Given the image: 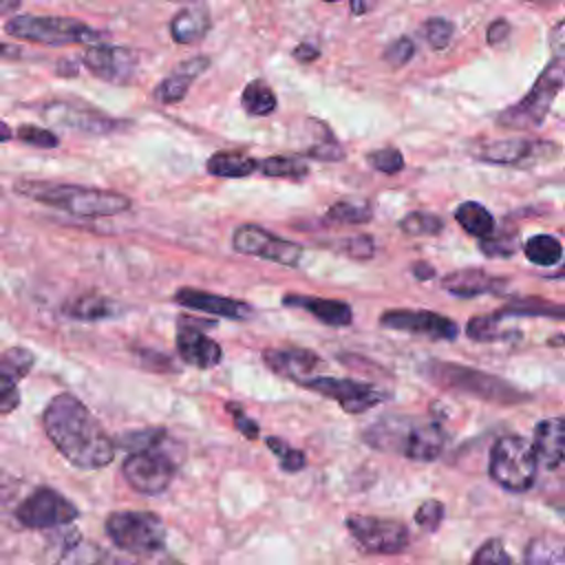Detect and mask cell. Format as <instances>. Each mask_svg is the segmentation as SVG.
Masks as SVG:
<instances>
[{
    "mask_svg": "<svg viewBox=\"0 0 565 565\" xmlns=\"http://www.w3.org/2000/svg\"><path fill=\"white\" fill-rule=\"evenodd\" d=\"M305 388L309 391H316L333 402L340 404V408L344 413H351V415H358V413H364L369 411L371 406L380 404L386 399V395L366 384V382H358V380H351V377H331V375H313L309 380L302 382Z\"/></svg>",
    "mask_w": 565,
    "mask_h": 565,
    "instance_id": "4fadbf2b",
    "label": "cell"
},
{
    "mask_svg": "<svg viewBox=\"0 0 565 565\" xmlns=\"http://www.w3.org/2000/svg\"><path fill=\"white\" fill-rule=\"evenodd\" d=\"M115 565H117V563H115ZM128 565H183V563L177 561V558H172V556H166V554L157 552V554H150V556H139V561L128 563Z\"/></svg>",
    "mask_w": 565,
    "mask_h": 565,
    "instance_id": "816d5d0a",
    "label": "cell"
},
{
    "mask_svg": "<svg viewBox=\"0 0 565 565\" xmlns=\"http://www.w3.org/2000/svg\"><path fill=\"white\" fill-rule=\"evenodd\" d=\"M172 444L174 439H170L163 430L152 444L128 452L121 466V475L135 492L154 497L168 490L177 472L174 452L168 450V446Z\"/></svg>",
    "mask_w": 565,
    "mask_h": 565,
    "instance_id": "5b68a950",
    "label": "cell"
},
{
    "mask_svg": "<svg viewBox=\"0 0 565 565\" xmlns=\"http://www.w3.org/2000/svg\"><path fill=\"white\" fill-rule=\"evenodd\" d=\"M263 362L276 373L287 380L302 384L305 380L313 377L324 362L309 349H289V347H271L263 351Z\"/></svg>",
    "mask_w": 565,
    "mask_h": 565,
    "instance_id": "d6986e66",
    "label": "cell"
},
{
    "mask_svg": "<svg viewBox=\"0 0 565 565\" xmlns=\"http://www.w3.org/2000/svg\"><path fill=\"white\" fill-rule=\"evenodd\" d=\"M227 411H232L234 424H236V428H238V433H241L243 437H249V439H256V437H258V424H256L254 419H249L245 413H241V411L236 408V404H227Z\"/></svg>",
    "mask_w": 565,
    "mask_h": 565,
    "instance_id": "681fc988",
    "label": "cell"
},
{
    "mask_svg": "<svg viewBox=\"0 0 565 565\" xmlns=\"http://www.w3.org/2000/svg\"><path fill=\"white\" fill-rule=\"evenodd\" d=\"M174 302L181 307L194 309V311H203V313H212V316H221V318H230V320H245L247 316H252V307L243 300L192 289V287L177 289Z\"/></svg>",
    "mask_w": 565,
    "mask_h": 565,
    "instance_id": "44dd1931",
    "label": "cell"
},
{
    "mask_svg": "<svg viewBox=\"0 0 565 565\" xmlns=\"http://www.w3.org/2000/svg\"><path fill=\"white\" fill-rule=\"evenodd\" d=\"M455 218L466 230V234L477 236L479 241L490 236L497 230L494 216L481 203H477V201H463L461 205H457Z\"/></svg>",
    "mask_w": 565,
    "mask_h": 565,
    "instance_id": "f546056e",
    "label": "cell"
},
{
    "mask_svg": "<svg viewBox=\"0 0 565 565\" xmlns=\"http://www.w3.org/2000/svg\"><path fill=\"white\" fill-rule=\"evenodd\" d=\"M24 57V49L18 44H9V42H0V60H22Z\"/></svg>",
    "mask_w": 565,
    "mask_h": 565,
    "instance_id": "db71d44e",
    "label": "cell"
},
{
    "mask_svg": "<svg viewBox=\"0 0 565 565\" xmlns=\"http://www.w3.org/2000/svg\"><path fill=\"white\" fill-rule=\"evenodd\" d=\"M258 172L271 179H294L300 181L309 174V163L298 157H269L258 161Z\"/></svg>",
    "mask_w": 565,
    "mask_h": 565,
    "instance_id": "d590c367",
    "label": "cell"
},
{
    "mask_svg": "<svg viewBox=\"0 0 565 565\" xmlns=\"http://www.w3.org/2000/svg\"><path fill=\"white\" fill-rule=\"evenodd\" d=\"M532 450L536 463H543L547 470H556L565 457V424L561 417L541 419L534 428Z\"/></svg>",
    "mask_w": 565,
    "mask_h": 565,
    "instance_id": "603a6c76",
    "label": "cell"
},
{
    "mask_svg": "<svg viewBox=\"0 0 565 565\" xmlns=\"http://www.w3.org/2000/svg\"><path fill=\"white\" fill-rule=\"evenodd\" d=\"M333 245H335L338 252H342V254H347L349 258H355V260H369L375 254V243L366 234L349 236V238L335 241Z\"/></svg>",
    "mask_w": 565,
    "mask_h": 565,
    "instance_id": "f6af8a7d",
    "label": "cell"
},
{
    "mask_svg": "<svg viewBox=\"0 0 565 565\" xmlns=\"http://www.w3.org/2000/svg\"><path fill=\"white\" fill-rule=\"evenodd\" d=\"M561 88H563V55L556 53L552 62L541 71L532 88L516 104L499 113L497 117L499 126L514 128V130L539 128L547 117L550 106L554 104Z\"/></svg>",
    "mask_w": 565,
    "mask_h": 565,
    "instance_id": "8992f818",
    "label": "cell"
},
{
    "mask_svg": "<svg viewBox=\"0 0 565 565\" xmlns=\"http://www.w3.org/2000/svg\"><path fill=\"white\" fill-rule=\"evenodd\" d=\"M422 373L444 391L463 393V395H470V397H477L483 402H492V404H501V406H512V404L525 402L530 397L527 393L519 391L508 380L486 373L481 369L466 366V364L428 360L426 364H422Z\"/></svg>",
    "mask_w": 565,
    "mask_h": 565,
    "instance_id": "277c9868",
    "label": "cell"
},
{
    "mask_svg": "<svg viewBox=\"0 0 565 565\" xmlns=\"http://www.w3.org/2000/svg\"><path fill=\"white\" fill-rule=\"evenodd\" d=\"M470 565H516V563L512 561V556L508 554V550L499 539H488L475 550Z\"/></svg>",
    "mask_w": 565,
    "mask_h": 565,
    "instance_id": "60d3db41",
    "label": "cell"
},
{
    "mask_svg": "<svg viewBox=\"0 0 565 565\" xmlns=\"http://www.w3.org/2000/svg\"><path fill=\"white\" fill-rule=\"evenodd\" d=\"M309 154L322 161H340L344 157L342 146L335 139H327V141H318L313 148H309Z\"/></svg>",
    "mask_w": 565,
    "mask_h": 565,
    "instance_id": "c3c4849f",
    "label": "cell"
},
{
    "mask_svg": "<svg viewBox=\"0 0 565 565\" xmlns=\"http://www.w3.org/2000/svg\"><path fill=\"white\" fill-rule=\"evenodd\" d=\"M347 530L366 554H399L408 547V527L393 519L349 514Z\"/></svg>",
    "mask_w": 565,
    "mask_h": 565,
    "instance_id": "30bf717a",
    "label": "cell"
},
{
    "mask_svg": "<svg viewBox=\"0 0 565 565\" xmlns=\"http://www.w3.org/2000/svg\"><path fill=\"white\" fill-rule=\"evenodd\" d=\"M46 565H115L110 554L99 545L82 539L79 532L68 530L53 536L46 550Z\"/></svg>",
    "mask_w": 565,
    "mask_h": 565,
    "instance_id": "ac0fdd59",
    "label": "cell"
},
{
    "mask_svg": "<svg viewBox=\"0 0 565 565\" xmlns=\"http://www.w3.org/2000/svg\"><path fill=\"white\" fill-rule=\"evenodd\" d=\"M349 9H351V13H364V11H371V4H362V2H351L349 4Z\"/></svg>",
    "mask_w": 565,
    "mask_h": 565,
    "instance_id": "6f0895ef",
    "label": "cell"
},
{
    "mask_svg": "<svg viewBox=\"0 0 565 565\" xmlns=\"http://www.w3.org/2000/svg\"><path fill=\"white\" fill-rule=\"evenodd\" d=\"M366 161L377 170V172H384V174H397L402 168H404V157L397 148L393 146H386V148H380V150H373L366 154Z\"/></svg>",
    "mask_w": 565,
    "mask_h": 565,
    "instance_id": "7bdbcfd3",
    "label": "cell"
},
{
    "mask_svg": "<svg viewBox=\"0 0 565 565\" xmlns=\"http://www.w3.org/2000/svg\"><path fill=\"white\" fill-rule=\"evenodd\" d=\"M441 519H444V503L437 499H426L415 512L417 525L428 532H435L441 525Z\"/></svg>",
    "mask_w": 565,
    "mask_h": 565,
    "instance_id": "7dc6e473",
    "label": "cell"
},
{
    "mask_svg": "<svg viewBox=\"0 0 565 565\" xmlns=\"http://www.w3.org/2000/svg\"><path fill=\"white\" fill-rule=\"evenodd\" d=\"M13 190L42 205L75 214V216H115L130 210L132 201L113 190L75 185V183H51L35 179H20Z\"/></svg>",
    "mask_w": 565,
    "mask_h": 565,
    "instance_id": "7a4b0ae2",
    "label": "cell"
},
{
    "mask_svg": "<svg viewBox=\"0 0 565 565\" xmlns=\"http://www.w3.org/2000/svg\"><path fill=\"white\" fill-rule=\"evenodd\" d=\"M20 9V2H0V15H9Z\"/></svg>",
    "mask_w": 565,
    "mask_h": 565,
    "instance_id": "9f6ffc18",
    "label": "cell"
},
{
    "mask_svg": "<svg viewBox=\"0 0 565 565\" xmlns=\"http://www.w3.org/2000/svg\"><path fill=\"white\" fill-rule=\"evenodd\" d=\"M446 430L437 422L413 424L406 417L386 415L366 428L364 441L377 450H393L411 461H435L446 448Z\"/></svg>",
    "mask_w": 565,
    "mask_h": 565,
    "instance_id": "3957f363",
    "label": "cell"
},
{
    "mask_svg": "<svg viewBox=\"0 0 565 565\" xmlns=\"http://www.w3.org/2000/svg\"><path fill=\"white\" fill-rule=\"evenodd\" d=\"M563 541L558 534L536 536L525 547V565H563Z\"/></svg>",
    "mask_w": 565,
    "mask_h": 565,
    "instance_id": "1f68e13d",
    "label": "cell"
},
{
    "mask_svg": "<svg viewBox=\"0 0 565 565\" xmlns=\"http://www.w3.org/2000/svg\"><path fill=\"white\" fill-rule=\"evenodd\" d=\"M49 117L53 121H60V126L82 130L88 135H108L117 128H121V121L86 106H73V104H51Z\"/></svg>",
    "mask_w": 565,
    "mask_h": 565,
    "instance_id": "7402d4cb",
    "label": "cell"
},
{
    "mask_svg": "<svg viewBox=\"0 0 565 565\" xmlns=\"http://www.w3.org/2000/svg\"><path fill=\"white\" fill-rule=\"evenodd\" d=\"M536 457L532 444L521 435H505L490 450L488 472L508 492H525L536 481Z\"/></svg>",
    "mask_w": 565,
    "mask_h": 565,
    "instance_id": "ba28073f",
    "label": "cell"
},
{
    "mask_svg": "<svg viewBox=\"0 0 565 565\" xmlns=\"http://www.w3.org/2000/svg\"><path fill=\"white\" fill-rule=\"evenodd\" d=\"M42 426L57 452L75 468L97 470L115 459L117 444L95 415L71 393H57L42 413Z\"/></svg>",
    "mask_w": 565,
    "mask_h": 565,
    "instance_id": "6da1fadb",
    "label": "cell"
},
{
    "mask_svg": "<svg viewBox=\"0 0 565 565\" xmlns=\"http://www.w3.org/2000/svg\"><path fill=\"white\" fill-rule=\"evenodd\" d=\"M64 313L71 316L73 320H84V322H95V320H106L117 313V305L99 294H84L73 298L71 302L64 305Z\"/></svg>",
    "mask_w": 565,
    "mask_h": 565,
    "instance_id": "f1b7e54d",
    "label": "cell"
},
{
    "mask_svg": "<svg viewBox=\"0 0 565 565\" xmlns=\"http://www.w3.org/2000/svg\"><path fill=\"white\" fill-rule=\"evenodd\" d=\"M422 31H424V38H426L428 46L435 49V51H441L450 44L452 33H455V24L448 18L433 15L422 24Z\"/></svg>",
    "mask_w": 565,
    "mask_h": 565,
    "instance_id": "ab89813d",
    "label": "cell"
},
{
    "mask_svg": "<svg viewBox=\"0 0 565 565\" xmlns=\"http://www.w3.org/2000/svg\"><path fill=\"white\" fill-rule=\"evenodd\" d=\"M276 93L271 90L269 84H265L263 79H254L243 88L241 95V106L245 108L247 115L252 117H265L269 113L276 110Z\"/></svg>",
    "mask_w": 565,
    "mask_h": 565,
    "instance_id": "d6a6232c",
    "label": "cell"
},
{
    "mask_svg": "<svg viewBox=\"0 0 565 565\" xmlns=\"http://www.w3.org/2000/svg\"><path fill=\"white\" fill-rule=\"evenodd\" d=\"M22 143L35 146V148H55L60 143L57 135L44 126H33V124H22L15 132H13Z\"/></svg>",
    "mask_w": 565,
    "mask_h": 565,
    "instance_id": "ee69618b",
    "label": "cell"
},
{
    "mask_svg": "<svg viewBox=\"0 0 565 565\" xmlns=\"http://www.w3.org/2000/svg\"><path fill=\"white\" fill-rule=\"evenodd\" d=\"M413 55H415V42L411 40V38H406V35H402V38H397V40H393L388 46H386V51H384V62H388L393 68H402L404 64H408L411 60H413Z\"/></svg>",
    "mask_w": 565,
    "mask_h": 565,
    "instance_id": "bcb514c9",
    "label": "cell"
},
{
    "mask_svg": "<svg viewBox=\"0 0 565 565\" xmlns=\"http://www.w3.org/2000/svg\"><path fill=\"white\" fill-rule=\"evenodd\" d=\"M373 212L369 205L362 203H351V201H338L333 205H329L327 210V218L335 221V223H344V225H360L371 221Z\"/></svg>",
    "mask_w": 565,
    "mask_h": 565,
    "instance_id": "74e56055",
    "label": "cell"
},
{
    "mask_svg": "<svg viewBox=\"0 0 565 565\" xmlns=\"http://www.w3.org/2000/svg\"><path fill=\"white\" fill-rule=\"evenodd\" d=\"M207 172L212 177H221V179H245L249 174H254L258 170V159L236 152V150H221L214 152L207 163H205Z\"/></svg>",
    "mask_w": 565,
    "mask_h": 565,
    "instance_id": "83f0119b",
    "label": "cell"
},
{
    "mask_svg": "<svg viewBox=\"0 0 565 565\" xmlns=\"http://www.w3.org/2000/svg\"><path fill=\"white\" fill-rule=\"evenodd\" d=\"M13 137V130L0 121V141H9Z\"/></svg>",
    "mask_w": 565,
    "mask_h": 565,
    "instance_id": "680465c9",
    "label": "cell"
},
{
    "mask_svg": "<svg viewBox=\"0 0 565 565\" xmlns=\"http://www.w3.org/2000/svg\"><path fill=\"white\" fill-rule=\"evenodd\" d=\"M177 351L183 362L196 366V369H212L221 362L223 351L221 344L212 338H207L203 331H199L194 324L181 316L179 329H177Z\"/></svg>",
    "mask_w": 565,
    "mask_h": 565,
    "instance_id": "ffe728a7",
    "label": "cell"
},
{
    "mask_svg": "<svg viewBox=\"0 0 565 565\" xmlns=\"http://www.w3.org/2000/svg\"><path fill=\"white\" fill-rule=\"evenodd\" d=\"M232 247L238 254L265 258V260H271L282 267H296L298 260L302 258V247L298 243L280 238V236L271 234L269 230L254 225V223H243L234 230Z\"/></svg>",
    "mask_w": 565,
    "mask_h": 565,
    "instance_id": "7c38bea8",
    "label": "cell"
},
{
    "mask_svg": "<svg viewBox=\"0 0 565 565\" xmlns=\"http://www.w3.org/2000/svg\"><path fill=\"white\" fill-rule=\"evenodd\" d=\"M505 278H497L477 267L455 269L441 278V287L457 298H475L481 294H497L505 287Z\"/></svg>",
    "mask_w": 565,
    "mask_h": 565,
    "instance_id": "cb8c5ba5",
    "label": "cell"
},
{
    "mask_svg": "<svg viewBox=\"0 0 565 565\" xmlns=\"http://www.w3.org/2000/svg\"><path fill=\"white\" fill-rule=\"evenodd\" d=\"M79 510L73 501L49 486L35 488L15 510L18 521L29 530L64 527L77 519Z\"/></svg>",
    "mask_w": 565,
    "mask_h": 565,
    "instance_id": "8fae6325",
    "label": "cell"
},
{
    "mask_svg": "<svg viewBox=\"0 0 565 565\" xmlns=\"http://www.w3.org/2000/svg\"><path fill=\"white\" fill-rule=\"evenodd\" d=\"M479 247L490 258H508L519 249V234L516 232H492L490 236L479 241Z\"/></svg>",
    "mask_w": 565,
    "mask_h": 565,
    "instance_id": "f35d334b",
    "label": "cell"
},
{
    "mask_svg": "<svg viewBox=\"0 0 565 565\" xmlns=\"http://www.w3.org/2000/svg\"><path fill=\"white\" fill-rule=\"evenodd\" d=\"M499 311L505 318H512V316H543V318H552V320L565 318V307L561 302H550L543 298H516Z\"/></svg>",
    "mask_w": 565,
    "mask_h": 565,
    "instance_id": "836d02e7",
    "label": "cell"
},
{
    "mask_svg": "<svg viewBox=\"0 0 565 565\" xmlns=\"http://www.w3.org/2000/svg\"><path fill=\"white\" fill-rule=\"evenodd\" d=\"M552 152H558V146L543 139H494L477 143L472 150L477 161L497 166H519L530 163L532 159H550Z\"/></svg>",
    "mask_w": 565,
    "mask_h": 565,
    "instance_id": "9a60e30c",
    "label": "cell"
},
{
    "mask_svg": "<svg viewBox=\"0 0 565 565\" xmlns=\"http://www.w3.org/2000/svg\"><path fill=\"white\" fill-rule=\"evenodd\" d=\"M84 66L99 79L110 84H130L137 68V53L117 44H93L82 55Z\"/></svg>",
    "mask_w": 565,
    "mask_h": 565,
    "instance_id": "2e32d148",
    "label": "cell"
},
{
    "mask_svg": "<svg viewBox=\"0 0 565 565\" xmlns=\"http://www.w3.org/2000/svg\"><path fill=\"white\" fill-rule=\"evenodd\" d=\"M210 66V60L199 55V57H190L185 62H181L166 79H161L154 88V97L161 102V104H177L181 102L188 90H190V84L203 73L207 71Z\"/></svg>",
    "mask_w": 565,
    "mask_h": 565,
    "instance_id": "484cf974",
    "label": "cell"
},
{
    "mask_svg": "<svg viewBox=\"0 0 565 565\" xmlns=\"http://www.w3.org/2000/svg\"><path fill=\"white\" fill-rule=\"evenodd\" d=\"M4 31L18 40L46 46L88 44L102 40L97 29L64 15H13L4 22Z\"/></svg>",
    "mask_w": 565,
    "mask_h": 565,
    "instance_id": "52a82bcc",
    "label": "cell"
},
{
    "mask_svg": "<svg viewBox=\"0 0 565 565\" xmlns=\"http://www.w3.org/2000/svg\"><path fill=\"white\" fill-rule=\"evenodd\" d=\"M399 230L408 236H437L444 230V218L433 212H411L399 221Z\"/></svg>",
    "mask_w": 565,
    "mask_h": 565,
    "instance_id": "8d00e7d4",
    "label": "cell"
},
{
    "mask_svg": "<svg viewBox=\"0 0 565 565\" xmlns=\"http://www.w3.org/2000/svg\"><path fill=\"white\" fill-rule=\"evenodd\" d=\"M413 276H415L417 280H428V278L435 276V269H433V265H428V263H415V265H413Z\"/></svg>",
    "mask_w": 565,
    "mask_h": 565,
    "instance_id": "11a10c76",
    "label": "cell"
},
{
    "mask_svg": "<svg viewBox=\"0 0 565 565\" xmlns=\"http://www.w3.org/2000/svg\"><path fill=\"white\" fill-rule=\"evenodd\" d=\"M380 324L393 331H408L433 340H455L459 324L448 316L428 309H388L380 316Z\"/></svg>",
    "mask_w": 565,
    "mask_h": 565,
    "instance_id": "5bb4252c",
    "label": "cell"
},
{
    "mask_svg": "<svg viewBox=\"0 0 565 565\" xmlns=\"http://www.w3.org/2000/svg\"><path fill=\"white\" fill-rule=\"evenodd\" d=\"M318 55H320V51L316 46H311V44H298L294 49V57L298 62H313Z\"/></svg>",
    "mask_w": 565,
    "mask_h": 565,
    "instance_id": "f5cc1de1",
    "label": "cell"
},
{
    "mask_svg": "<svg viewBox=\"0 0 565 565\" xmlns=\"http://www.w3.org/2000/svg\"><path fill=\"white\" fill-rule=\"evenodd\" d=\"M104 527L119 550L135 556L157 554L166 545V525L154 512L119 510L108 514Z\"/></svg>",
    "mask_w": 565,
    "mask_h": 565,
    "instance_id": "9c48e42d",
    "label": "cell"
},
{
    "mask_svg": "<svg viewBox=\"0 0 565 565\" xmlns=\"http://www.w3.org/2000/svg\"><path fill=\"white\" fill-rule=\"evenodd\" d=\"M508 33H510V24H508V20H503V18H499V20H494L490 26H488V44H501L505 38H508Z\"/></svg>",
    "mask_w": 565,
    "mask_h": 565,
    "instance_id": "f907efd6",
    "label": "cell"
},
{
    "mask_svg": "<svg viewBox=\"0 0 565 565\" xmlns=\"http://www.w3.org/2000/svg\"><path fill=\"white\" fill-rule=\"evenodd\" d=\"M265 441H267L269 450L278 457L280 468H282L285 472H298V470L305 468L307 459H305V452H302V450L291 448L287 441H282V439H278V437H267Z\"/></svg>",
    "mask_w": 565,
    "mask_h": 565,
    "instance_id": "b9f144b4",
    "label": "cell"
},
{
    "mask_svg": "<svg viewBox=\"0 0 565 565\" xmlns=\"http://www.w3.org/2000/svg\"><path fill=\"white\" fill-rule=\"evenodd\" d=\"M523 254L530 263H534L539 267H554L563 258V245L552 234H534L525 241Z\"/></svg>",
    "mask_w": 565,
    "mask_h": 565,
    "instance_id": "4dcf8cb0",
    "label": "cell"
},
{
    "mask_svg": "<svg viewBox=\"0 0 565 565\" xmlns=\"http://www.w3.org/2000/svg\"><path fill=\"white\" fill-rule=\"evenodd\" d=\"M35 364L33 351L24 347H9L0 351V415H9L20 406V380H24Z\"/></svg>",
    "mask_w": 565,
    "mask_h": 565,
    "instance_id": "e0dca14e",
    "label": "cell"
},
{
    "mask_svg": "<svg viewBox=\"0 0 565 565\" xmlns=\"http://www.w3.org/2000/svg\"><path fill=\"white\" fill-rule=\"evenodd\" d=\"M505 316L501 311L486 313V316H472L466 324V335L477 342H494V340H510L512 331H503L501 322Z\"/></svg>",
    "mask_w": 565,
    "mask_h": 565,
    "instance_id": "e575fe53",
    "label": "cell"
},
{
    "mask_svg": "<svg viewBox=\"0 0 565 565\" xmlns=\"http://www.w3.org/2000/svg\"><path fill=\"white\" fill-rule=\"evenodd\" d=\"M210 26H212V20L207 9L201 4H192L174 13L170 22V33H172V40L179 44H194L205 38Z\"/></svg>",
    "mask_w": 565,
    "mask_h": 565,
    "instance_id": "4316f807",
    "label": "cell"
},
{
    "mask_svg": "<svg viewBox=\"0 0 565 565\" xmlns=\"http://www.w3.org/2000/svg\"><path fill=\"white\" fill-rule=\"evenodd\" d=\"M285 307H296L309 311L316 320L329 327H347L353 320V311L344 300L333 298H316V296H300V294H287L282 296Z\"/></svg>",
    "mask_w": 565,
    "mask_h": 565,
    "instance_id": "d4e9b609",
    "label": "cell"
}]
</instances>
